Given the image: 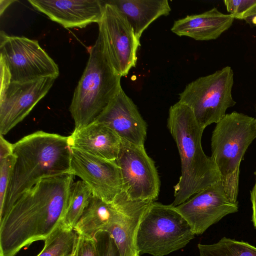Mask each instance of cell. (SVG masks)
<instances>
[{
	"instance_id": "1",
	"label": "cell",
	"mask_w": 256,
	"mask_h": 256,
	"mask_svg": "<svg viewBox=\"0 0 256 256\" xmlns=\"http://www.w3.org/2000/svg\"><path fill=\"white\" fill-rule=\"evenodd\" d=\"M74 174L44 178L0 216V256H16L62 224Z\"/></svg>"
},
{
	"instance_id": "2",
	"label": "cell",
	"mask_w": 256,
	"mask_h": 256,
	"mask_svg": "<svg viewBox=\"0 0 256 256\" xmlns=\"http://www.w3.org/2000/svg\"><path fill=\"white\" fill-rule=\"evenodd\" d=\"M15 162L0 216L42 179L72 172L70 136L38 130L12 144Z\"/></svg>"
},
{
	"instance_id": "3",
	"label": "cell",
	"mask_w": 256,
	"mask_h": 256,
	"mask_svg": "<svg viewBox=\"0 0 256 256\" xmlns=\"http://www.w3.org/2000/svg\"><path fill=\"white\" fill-rule=\"evenodd\" d=\"M167 127L174 139L181 162V175L171 204L178 206L200 191L221 181L218 170L202 146L204 130L191 110L179 102L169 110Z\"/></svg>"
},
{
	"instance_id": "4",
	"label": "cell",
	"mask_w": 256,
	"mask_h": 256,
	"mask_svg": "<svg viewBox=\"0 0 256 256\" xmlns=\"http://www.w3.org/2000/svg\"><path fill=\"white\" fill-rule=\"evenodd\" d=\"M74 90L70 112L77 130L93 122L122 88L121 76L112 66L99 31Z\"/></svg>"
},
{
	"instance_id": "5",
	"label": "cell",
	"mask_w": 256,
	"mask_h": 256,
	"mask_svg": "<svg viewBox=\"0 0 256 256\" xmlns=\"http://www.w3.org/2000/svg\"><path fill=\"white\" fill-rule=\"evenodd\" d=\"M256 138L254 118L236 112L226 114L212 132L211 158L216 164L229 200L238 203L240 164Z\"/></svg>"
},
{
	"instance_id": "6",
	"label": "cell",
	"mask_w": 256,
	"mask_h": 256,
	"mask_svg": "<svg viewBox=\"0 0 256 256\" xmlns=\"http://www.w3.org/2000/svg\"><path fill=\"white\" fill-rule=\"evenodd\" d=\"M196 234L172 204L153 202L145 210L138 231L140 254L165 256L184 248Z\"/></svg>"
},
{
	"instance_id": "7",
	"label": "cell",
	"mask_w": 256,
	"mask_h": 256,
	"mask_svg": "<svg viewBox=\"0 0 256 256\" xmlns=\"http://www.w3.org/2000/svg\"><path fill=\"white\" fill-rule=\"evenodd\" d=\"M233 84V70L226 66L188 84L179 94L178 102L191 110L198 125L204 130L218 123L227 109L236 104L232 96Z\"/></svg>"
},
{
	"instance_id": "8",
	"label": "cell",
	"mask_w": 256,
	"mask_h": 256,
	"mask_svg": "<svg viewBox=\"0 0 256 256\" xmlns=\"http://www.w3.org/2000/svg\"><path fill=\"white\" fill-rule=\"evenodd\" d=\"M0 58L8 67L11 82H23L45 77L56 78L58 65L36 40L10 36L1 31Z\"/></svg>"
},
{
	"instance_id": "9",
	"label": "cell",
	"mask_w": 256,
	"mask_h": 256,
	"mask_svg": "<svg viewBox=\"0 0 256 256\" xmlns=\"http://www.w3.org/2000/svg\"><path fill=\"white\" fill-rule=\"evenodd\" d=\"M116 161L120 168L123 191L129 200L153 202L157 199L160 180L154 163L144 146L122 140Z\"/></svg>"
},
{
	"instance_id": "10",
	"label": "cell",
	"mask_w": 256,
	"mask_h": 256,
	"mask_svg": "<svg viewBox=\"0 0 256 256\" xmlns=\"http://www.w3.org/2000/svg\"><path fill=\"white\" fill-rule=\"evenodd\" d=\"M105 2L99 31L112 66L122 77L126 76L136 66L140 40L118 8Z\"/></svg>"
},
{
	"instance_id": "11",
	"label": "cell",
	"mask_w": 256,
	"mask_h": 256,
	"mask_svg": "<svg viewBox=\"0 0 256 256\" xmlns=\"http://www.w3.org/2000/svg\"><path fill=\"white\" fill-rule=\"evenodd\" d=\"M174 207L188 222L196 235L202 234L226 216L238 210V203L229 200L221 181L200 191Z\"/></svg>"
},
{
	"instance_id": "12",
	"label": "cell",
	"mask_w": 256,
	"mask_h": 256,
	"mask_svg": "<svg viewBox=\"0 0 256 256\" xmlns=\"http://www.w3.org/2000/svg\"><path fill=\"white\" fill-rule=\"evenodd\" d=\"M71 168L92 190L93 195L111 202L123 192L116 161L102 158L71 147Z\"/></svg>"
},
{
	"instance_id": "13",
	"label": "cell",
	"mask_w": 256,
	"mask_h": 256,
	"mask_svg": "<svg viewBox=\"0 0 256 256\" xmlns=\"http://www.w3.org/2000/svg\"><path fill=\"white\" fill-rule=\"evenodd\" d=\"M56 78L11 82L0 96V134L6 135L21 122L48 94Z\"/></svg>"
},
{
	"instance_id": "14",
	"label": "cell",
	"mask_w": 256,
	"mask_h": 256,
	"mask_svg": "<svg viewBox=\"0 0 256 256\" xmlns=\"http://www.w3.org/2000/svg\"><path fill=\"white\" fill-rule=\"evenodd\" d=\"M95 121L110 128L122 140L144 146L146 123L136 105L122 88Z\"/></svg>"
},
{
	"instance_id": "15",
	"label": "cell",
	"mask_w": 256,
	"mask_h": 256,
	"mask_svg": "<svg viewBox=\"0 0 256 256\" xmlns=\"http://www.w3.org/2000/svg\"><path fill=\"white\" fill-rule=\"evenodd\" d=\"M38 11L65 28H83L102 18L106 2L99 0H28Z\"/></svg>"
},
{
	"instance_id": "16",
	"label": "cell",
	"mask_w": 256,
	"mask_h": 256,
	"mask_svg": "<svg viewBox=\"0 0 256 256\" xmlns=\"http://www.w3.org/2000/svg\"><path fill=\"white\" fill-rule=\"evenodd\" d=\"M132 201L124 191L111 202L93 196L74 230L78 235L93 238L98 232L116 222Z\"/></svg>"
},
{
	"instance_id": "17",
	"label": "cell",
	"mask_w": 256,
	"mask_h": 256,
	"mask_svg": "<svg viewBox=\"0 0 256 256\" xmlns=\"http://www.w3.org/2000/svg\"><path fill=\"white\" fill-rule=\"evenodd\" d=\"M70 146L93 156L116 161L122 140L112 129L96 121L69 136Z\"/></svg>"
},
{
	"instance_id": "18",
	"label": "cell",
	"mask_w": 256,
	"mask_h": 256,
	"mask_svg": "<svg viewBox=\"0 0 256 256\" xmlns=\"http://www.w3.org/2000/svg\"><path fill=\"white\" fill-rule=\"evenodd\" d=\"M234 18L214 8L202 14L187 16L174 21L172 32L196 40L217 39L232 25Z\"/></svg>"
},
{
	"instance_id": "19",
	"label": "cell",
	"mask_w": 256,
	"mask_h": 256,
	"mask_svg": "<svg viewBox=\"0 0 256 256\" xmlns=\"http://www.w3.org/2000/svg\"><path fill=\"white\" fill-rule=\"evenodd\" d=\"M152 202L132 201L114 222L104 231L114 238L120 256H140L136 246V236L142 216Z\"/></svg>"
},
{
	"instance_id": "20",
	"label": "cell",
	"mask_w": 256,
	"mask_h": 256,
	"mask_svg": "<svg viewBox=\"0 0 256 256\" xmlns=\"http://www.w3.org/2000/svg\"><path fill=\"white\" fill-rule=\"evenodd\" d=\"M116 6L124 16L138 40L154 21L168 16L171 8L167 0H114L106 1Z\"/></svg>"
},
{
	"instance_id": "21",
	"label": "cell",
	"mask_w": 256,
	"mask_h": 256,
	"mask_svg": "<svg viewBox=\"0 0 256 256\" xmlns=\"http://www.w3.org/2000/svg\"><path fill=\"white\" fill-rule=\"evenodd\" d=\"M93 196L90 188L82 180L73 182L62 222L64 227L74 230Z\"/></svg>"
},
{
	"instance_id": "22",
	"label": "cell",
	"mask_w": 256,
	"mask_h": 256,
	"mask_svg": "<svg viewBox=\"0 0 256 256\" xmlns=\"http://www.w3.org/2000/svg\"><path fill=\"white\" fill-rule=\"evenodd\" d=\"M198 248L199 256H256V246L225 236L214 244H199Z\"/></svg>"
},
{
	"instance_id": "23",
	"label": "cell",
	"mask_w": 256,
	"mask_h": 256,
	"mask_svg": "<svg viewBox=\"0 0 256 256\" xmlns=\"http://www.w3.org/2000/svg\"><path fill=\"white\" fill-rule=\"evenodd\" d=\"M76 232L62 224L56 228L44 240L42 250L37 256H64L70 254Z\"/></svg>"
},
{
	"instance_id": "24",
	"label": "cell",
	"mask_w": 256,
	"mask_h": 256,
	"mask_svg": "<svg viewBox=\"0 0 256 256\" xmlns=\"http://www.w3.org/2000/svg\"><path fill=\"white\" fill-rule=\"evenodd\" d=\"M94 238L96 256H120L114 238L108 232L99 231Z\"/></svg>"
},
{
	"instance_id": "25",
	"label": "cell",
	"mask_w": 256,
	"mask_h": 256,
	"mask_svg": "<svg viewBox=\"0 0 256 256\" xmlns=\"http://www.w3.org/2000/svg\"><path fill=\"white\" fill-rule=\"evenodd\" d=\"M228 14L234 19L244 20L256 8V0H224Z\"/></svg>"
},
{
	"instance_id": "26",
	"label": "cell",
	"mask_w": 256,
	"mask_h": 256,
	"mask_svg": "<svg viewBox=\"0 0 256 256\" xmlns=\"http://www.w3.org/2000/svg\"><path fill=\"white\" fill-rule=\"evenodd\" d=\"M14 162L15 156L13 154L0 160V212L2 208Z\"/></svg>"
},
{
	"instance_id": "27",
	"label": "cell",
	"mask_w": 256,
	"mask_h": 256,
	"mask_svg": "<svg viewBox=\"0 0 256 256\" xmlns=\"http://www.w3.org/2000/svg\"><path fill=\"white\" fill-rule=\"evenodd\" d=\"M70 256H96L94 238L76 236Z\"/></svg>"
},
{
	"instance_id": "28",
	"label": "cell",
	"mask_w": 256,
	"mask_h": 256,
	"mask_svg": "<svg viewBox=\"0 0 256 256\" xmlns=\"http://www.w3.org/2000/svg\"><path fill=\"white\" fill-rule=\"evenodd\" d=\"M0 96L2 94L11 83L10 74L5 62L0 58Z\"/></svg>"
},
{
	"instance_id": "29",
	"label": "cell",
	"mask_w": 256,
	"mask_h": 256,
	"mask_svg": "<svg viewBox=\"0 0 256 256\" xmlns=\"http://www.w3.org/2000/svg\"><path fill=\"white\" fill-rule=\"evenodd\" d=\"M0 134V160L12 154V144Z\"/></svg>"
},
{
	"instance_id": "30",
	"label": "cell",
	"mask_w": 256,
	"mask_h": 256,
	"mask_svg": "<svg viewBox=\"0 0 256 256\" xmlns=\"http://www.w3.org/2000/svg\"><path fill=\"white\" fill-rule=\"evenodd\" d=\"M256 181L254 186L250 191V201L252 205V221L255 229L256 230Z\"/></svg>"
},
{
	"instance_id": "31",
	"label": "cell",
	"mask_w": 256,
	"mask_h": 256,
	"mask_svg": "<svg viewBox=\"0 0 256 256\" xmlns=\"http://www.w3.org/2000/svg\"><path fill=\"white\" fill-rule=\"evenodd\" d=\"M244 20L251 27H256V8Z\"/></svg>"
},
{
	"instance_id": "32",
	"label": "cell",
	"mask_w": 256,
	"mask_h": 256,
	"mask_svg": "<svg viewBox=\"0 0 256 256\" xmlns=\"http://www.w3.org/2000/svg\"><path fill=\"white\" fill-rule=\"evenodd\" d=\"M16 0H0V14L2 15L6 9L12 2H15Z\"/></svg>"
},
{
	"instance_id": "33",
	"label": "cell",
	"mask_w": 256,
	"mask_h": 256,
	"mask_svg": "<svg viewBox=\"0 0 256 256\" xmlns=\"http://www.w3.org/2000/svg\"><path fill=\"white\" fill-rule=\"evenodd\" d=\"M71 254V253H70ZM70 254H66L64 256H70Z\"/></svg>"
},
{
	"instance_id": "34",
	"label": "cell",
	"mask_w": 256,
	"mask_h": 256,
	"mask_svg": "<svg viewBox=\"0 0 256 256\" xmlns=\"http://www.w3.org/2000/svg\"><path fill=\"white\" fill-rule=\"evenodd\" d=\"M254 119H255V122H256V118H254Z\"/></svg>"
}]
</instances>
